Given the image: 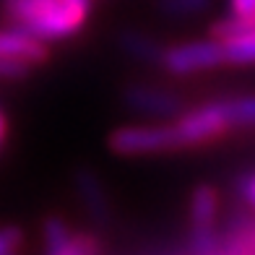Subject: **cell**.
<instances>
[{"mask_svg":"<svg viewBox=\"0 0 255 255\" xmlns=\"http://www.w3.org/2000/svg\"><path fill=\"white\" fill-rule=\"evenodd\" d=\"M8 13L16 29H24L37 39L71 37L84 24V16L63 0H8Z\"/></svg>","mask_w":255,"mask_h":255,"instance_id":"6da1fadb","label":"cell"},{"mask_svg":"<svg viewBox=\"0 0 255 255\" xmlns=\"http://www.w3.org/2000/svg\"><path fill=\"white\" fill-rule=\"evenodd\" d=\"M110 148L123 156H143L180 148V141L172 125H128L112 130Z\"/></svg>","mask_w":255,"mask_h":255,"instance_id":"7a4b0ae2","label":"cell"},{"mask_svg":"<svg viewBox=\"0 0 255 255\" xmlns=\"http://www.w3.org/2000/svg\"><path fill=\"white\" fill-rule=\"evenodd\" d=\"M172 128L177 133L180 146H195V143L214 141L222 133H227V128H232V123L227 118V107L222 99V102L203 104V107L182 115L177 123H172Z\"/></svg>","mask_w":255,"mask_h":255,"instance_id":"3957f363","label":"cell"},{"mask_svg":"<svg viewBox=\"0 0 255 255\" xmlns=\"http://www.w3.org/2000/svg\"><path fill=\"white\" fill-rule=\"evenodd\" d=\"M164 68L175 76H188V73H198L206 68H216L224 63V47L222 39H198V42H185L175 44L167 52H161L159 57Z\"/></svg>","mask_w":255,"mask_h":255,"instance_id":"277c9868","label":"cell"},{"mask_svg":"<svg viewBox=\"0 0 255 255\" xmlns=\"http://www.w3.org/2000/svg\"><path fill=\"white\" fill-rule=\"evenodd\" d=\"M0 55L34 65V63H42L47 57V47L42 44V39L13 26V29H0Z\"/></svg>","mask_w":255,"mask_h":255,"instance_id":"5b68a950","label":"cell"},{"mask_svg":"<svg viewBox=\"0 0 255 255\" xmlns=\"http://www.w3.org/2000/svg\"><path fill=\"white\" fill-rule=\"evenodd\" d=\"M125 102L133 110H141L148 115H172L180 110V97L161 91L154 86H130L125 91Z\"/></svg>","mask_w":255,"mask_h":255,"instance_id":"8992f818","label":"cell"},{"mask_svg":"<svg viewBox=\"0 0 255 255\" xmlns=\"http://www.w3.org/2000/svg\"><path fill=\"white\" fill-rule=\"evenodd\" d=\"M76 188L81 195V203L86 206V211L94 216V219H107L110 214V203H107V195H104V185L102 180L94 175L91 169H78L76 172Z\"/></svg>","mask_w":255,"mask_h":255,"instance_id":"52a82bcc","label":"cell"},{"mask_svg":"<svg viewBox=\"0 0 255 255\" xmlns=\"http://www.w3.org/2000/svg\"><path fill=\"white\" fill-rule=\"evenodd\" d=\"M219 208V195L211 185H198L190 195V224L193 229L214 227V216Z\"/></svg>","mask_w":255,"mask_h":255,"instance_id":"ba28073f","label":"cell"},{"mask_svg":"<svg viewBox=\"0 0 255 255\" xmlns=\"http://www.w3.org/2000/svg\"><path fill=\"white\" fill-rule=\"evenodd\" d=\"M42 235H44V248L50 255H71V242L76 232L68 227L60 216H47L42 222Z\"/></svg>","mask_w":255,"mask_h":255,"instance_id":"9c48e42d","label":"cell"},{"mask_svg":"<svg viewBox=\"0 0 255 255\" xmlns=\"http://www.w3.org/2000/svg\"><path fill=\"white\" fill-rule=\"evenodd\" d=\"M222 47H224V63H235V65L255 63V29L222 39Z\"/></svg>","mask_w":255,"mask_h":255,"instance_id":"30bf717a","label":"cell"},{"mask_svg":"<svg viewBox=\"0 0 255 255\" xmlns=\"http://www.w3.org/2000/svg\"><path fill=\"white\" fill-rule=\"evenodd\" d=\"M120 44L125 52H130L138 60H159L161 57V47L151 37H143L141 31H125L120 37Z\"/></svg>","mask_w":255,"mask_h":255,"instance_id":"8fae6325","label":"cell"},{"mask_svg":"<svg viewBox=\"0 0 255 255\" xmlns=\"http://www.w3.org/2000/svg\"><path fill=\"white\" fill-rule=\"evenodd\" d=\"M227 107V118L232 128H248L255 125V97H235V99H224Z\"/></svg>","mask_w":255,"mask_h":255,"instance_id":"7c38bea8","label":"cell"},{"mask_svg":"<svg viewBox=\"0 0 255 255\" xmlns=\"http://www.w3.org/2000/svg\"><path fill=\"white\" fill-rule=\"evenodd\" d=\"M159 5L164 13L172 16H193V13H201L208 5V0H159Z\"/></svg>","mask_w":255,"mask_h":255,"instance_id":"4fadbf2b","label":"cell"},{"mask_svg":"<svg viewBox=\"0 0 255 255\" xmlns=\"http://www.w3.org/2000/svg\"><path fill=\"white\" fill-rule=\"evenodd\" d=\"M21 240H24V232L18 227H0V255L16 253Z\"/></svg>","mask_w":255,"mask_h":255,"instance_id":"5bb4252c","label":"cell"},{"mask_svg":"<svg viewBox=\"0 0 255 255\" xmlns=\"http://www.w3.org/2000/svg\"><path fill=\"white\" fill-rule=\"evenodd\" d=\"M31 71V65L24 60H13V57L0 55V78H24Z\"/></svg>","mask_w":255,"mask_h":255,"instance_id":"9a60e30c","label":"cell"},{"mask_svg":"<svg viewBox=\"0 0 255 255\" xmlns=\"http://www.w3.org/2000/svg\"><path fill=\"white\" fill-rule=\"evenodd\" d=\"M232 13L242 18H255V0H229Z\"/></svg>","mask_w":255,"mask_h":255,"instance_id":"2e32d148","label":"cell"},{"mask_svg":"<svg viewBox=\"0 0 255 255\" xmlns=\"http://www.w3.org/2000/svg\"><path fill=\"white\" fill-rule=\"evenodd\" d=\"M63 3L68 5V8H73L76 13H81V16H89V8H91V0H63Z\"/></svg>","mask_w":255,"mask_h":255,"instance_id":"e0dca14e","label":"cell"},{"mask_svg":"<svg viewBox=\"0 0 255 255\" xmlns=\"http://www.w3.org/2000/svg\"><path fill=\"white\" fill-rule=\"evenodd\" d=\"M5 135H8V120H5V115L0 112V146L5 143Z\"/></svg>","mask_w":255,"mask_h":255,"instance_id":"ac0fdd59","label":"cell"}]
</instances>
